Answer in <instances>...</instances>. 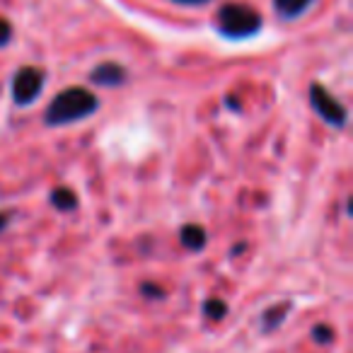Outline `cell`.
<instances>
[{
	"instance_id": "obj_6",
	"label": "cell",
	"mask_w": 353,
	"mask_h": 353,
	"mask_svg": "<svg viewBox=\"0 0 353 353\" xmlns=\"http://www.w3.org/2000/svg\"><path fill=\"white\" fill-rule=\"evenodd\" d=\"M314 0H274V8L281 17L285 20H293V17H300Z\"/></svg>"
},
{
	"instance_id": "obj_15",
	"label": "cell",
	"mask_w": 353,
	"mask_h": 353,
	"mask_svg": "<svg viewBox=\"0 0 353 353\" xmlns=\"http://www.w3.org/2000/svg\"><path fill=\"white\" fill-rule=\"evenodd\" d=\"M8 223H10V216H8V213H0V232L6 230Z\"/></svg>"
},
{
	"instance_id": "obj_12",
	"label": "cell",
	"mask_w": 353,
	"mask_h": 353,
	"mask_svg": "<svg viewBox=\"0 0 353 353\" xmlns=\"http://www.w3.org/2000/svg\"><path fill=\"white\" fill-rule=\"evenodd\" d=\"M10 34H12V27L8 20H0V46H6L10 41Z\"/></svg>"
},
{
	"instance_id": "obj_9",
	"label": "cell",
	"mask_w": 353,
	"mask_h": 353,
	"mask_svg": "<svg viewBox=\"0 0 353 353\" xmlns=\"http://www.w3.org/2000/svg\"><path fill=\"white\" fill-rule=\"evenodd\" d=\"M288 312V305H281L279 310H269V312H266V317H264V327L266 329H274V327H279L281 322H283V314Z\"/></svg>"
},
{
	"instance_id": "obj_4",
	"label": "cell",
	"mask_w": 353,
	"mask_h": 353,
	"mask_svg": "<svg viewBox=\"0 0 353 353\" xmlns=\"http://www.w3.org/2000/svg\"><path fill=\"white\" fill-rule=\"evenodd\" d=\"M41 88H44V73L39 68H34V65H27V68H20L15 73L12 97H15L17 104H32L39 97Z\"/></svg>"
},
{
	"instance_id": "obj_2",
	"label": "cell",
	"mask_w": 353,
	"mask_h": 353,
	"mask_svg": "<svg viewBox=\"0 0 353 353\" xmlns=\"http://www.w3.org/2000/svg\"><path fill=\"white\" fill-rule=\"evenodd\" d=\"M216 25L228 39H247L261 30V15L245 3H228L218 10Z\"/></svg>"
},
{
	"instance_id": "obj_5",
	"label": "cell",
	"mask_w": 353,
	"mask_h": 353,
	"mask_svg": "<svg viewBox=\"0 0 353 353\" xmlns=\"http://www.w3.org/2000/svg\"><path fill=\"white\" fill-rule=\"evenodd\" d=\"M123 78H126V70L119 63H102L92 70V80L97 85H104V88H114V85H121Z\"/></svg>"
},
{
	"instance_id": "obj_14",
	"label": "cell",
	"mask_w": 353,
	"mask_h": 353,
	"mask_svg": "<svg viewBox=\"0 0 353 353\" xmlns=\"http://www.w3.org/2000/svg\"><path fill=\"white\" fill-rule=\"evenodd\" d=\"M179 6H201V3H208V0H174Z\"/></svg>"
},
{
	"instance_id": "obj_8",
	"label": "cell",
	"mask_w": 353,
	"mask_h": 353,
	"mask_svg": "<svg viewBox=\"0 0 353 353\" xmlns=\"http://www.w3.org/2000/svg\"><path fill=\"white\" fill-rule=\"evenodd\" d=\"M51 203H54L59 211H73V208L78 206V196H75L70 189L59 187V189H54V194H51Z\"/></svg>"
},
{
	"instance_id": "obj_13",
	"label": "cell",
	"mask_w": 353,
	"mask_h": 353,
	"mask_svg": "<svg viewBox=\"0 0 353 353\" xmlns=\"http://www.w3.org/2000/svg\"><path fill=\"white\" fill-rule=\"evenodd\" d=\"M141 290H143V293H145V295H155V298H160V295H165V293H162V290H157V285H150V283H145Z\"/></svg>"
},
{
	"instance_id": "obj_10",
	"label": "cell",
	"mask_w": 353,
	"mask_h": 353,
	"mask_svg": "<svg viewBox=\"0 0 353 353\" xmlns=\"http://www.w3.org/2000/svg\"><path fill=\"white\" fill-rule=\"evenodd\" d=\"M225 312H228V305L223 303V300H218V298H211L206 303V314L211 319H223L225 317Z\"/></svg>"
},
{
	"instance_id": "obj_1",
	"label": "cell",
	"mask_w": 353,
	"mask_h": 353,
	"mask_svg": "<svg viewBox=\"0 0 353 353\" xmlns=\"http://www.w3.org/2000/svg\"><path fill=\"white\" fill-rule=\"evenodd\" d=\"M99 107L97 97L85 88H68L54 97L46 109V123L49 126H63L80 119H88Z\"/></svg>"
},
{
	"instance_id": "obj_7",
	"label": "cell",
	"mask_w": 353,
	"mask_h": 353,
	"mask_svg": "<svg viewBox=\"0 0 353 353\" xmlns=\"http://www.w3.org/2000/svg\"><path fill=\"white\" fill-rule=\"evenodd\" d=\"M182 245L187 250H203L206 247V230L201 225H184L182 228Z\"/></svg>"
},
{
	"instance_id": "obj_3",
	"label": "cell",
	"mask_w": 353,
	"mask_h": 353,
	"mask_svg": "<svg viewBox=\"0 0 353 353\" xmlns=\"http://www.w3.org/2000/svg\"><path fill=\"white\" fill-rule=\"evenodd\" d=\"M310 102H312L314 112L327 123H332V126H336V128L346 126V121H348L346 107H343L334 94H329L322 85H312V88H310Z\"/></svg>"
},
{
	"instance_id": "obj_11",
	"label": "cell",
	"mask_w": 353,
	"mask_h": 353,
	"mask_svg": "<svg viewBox=\"0 0 353 353\" xmlns=\"http://www.w3.org/2000/svg\"><path fill=\"white\" fill-rule=\"evenodd\" d=\"M312 336H314V341H319V343H329L334 339V332L327 324H319V327L312 329Z\"/></svg>"
}]
</instances>
